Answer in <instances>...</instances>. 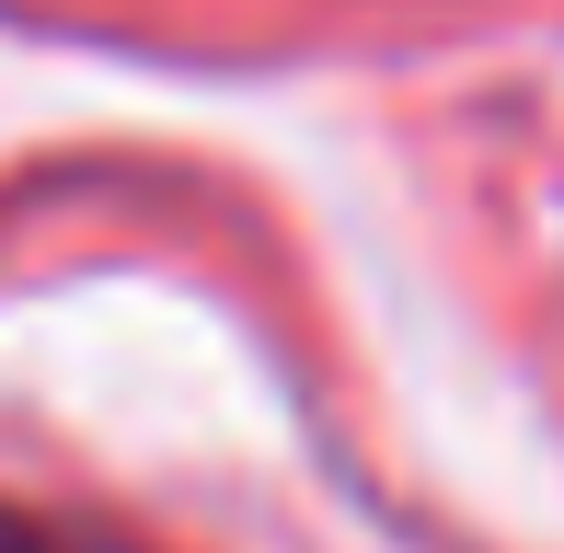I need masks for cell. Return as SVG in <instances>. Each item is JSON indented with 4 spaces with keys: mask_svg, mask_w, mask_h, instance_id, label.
<instances>
[{
    "mask_svg": "<svg viewBox=\"0 0 564 553\" xmlns=\"http://www.w3.org/2000/svg\"><path fill=\"white\" fill-rule=\"evenodd\" d=\"M0 553H23V542H0Z\"/></svg>",
    "mask_w": 564,
    "mask_h": 553,
    "instance_id": "obj_1",
    "label": "cell"
}]
</instances>
